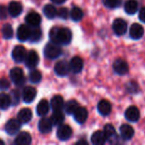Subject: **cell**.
<instances>
[{
	"label": "cell",
	"instance_id": "obj_14",
	"mask_svg": "<svg viewBox=\"0 0 145 145\" xmlns=\"http://www.w3.org/2000/svg\"><path fill=\"white\" fill-rule=\"evenodd\" d=\"M41 21H42V18L40 14L35 11H31L28 13L25 16V22L31 26H33V27L39 26Z\"/></svg>",
	"mask_w": 145,
	"mask_h": 145
},
{
	"label": "cell",
	"instance_id": "obj_4",
	"mask_svg": "<svg viewBox=\"0 0 145 145\" xmlns=\"http://www.w3.org/2000/svg\"><path fill=\"white\" fill-rule=\"evenodd\" d=\"M112 28H113V31H114L116 35L123 36L127 32V24L123 19L118 18V19H116L114 20L113 25H112Z\"/></svg>",
	"mask_w": 145,
	"mask_h": 145
},
{
	"label": "cell",
	"instance_id": "obj_26",
	"mask_svg": "<svg viewBox=\"0 0 145 145\" xmlns=\"http://www.w3.org/2000/svg\"><path fill=\"white\" fill-rule=\"evenodd\" d=\"M49 112V104L46 99H42L37 106V113L40 116H44Z\"/></svg>",
	"mask_w": 145,
	"mask_h": 145
},
{
	"label": "cell",
	"instance_id": "obj_28",
	"mask_svg": "<svg viewBox=\"0 0 145 145\" xmlns=\"http://www.w3.org/2000/svg\"><path fill=\"white\" fill-rule=\"evenodd\" d=\"M50 120L53 123V126H59L65 121V115L63 114V112L61 110L60 111H54L53 115L51 116Z\"/></svg>",
	"mask_w": 145,
	"mask_h": 145
},
{
	"label": "cell",
	"instance_id": "obj_42",
	"mask_svg": "<svg viewBox=\"0 0 145 145\" xmlns=\"http://www.w3.org/2000/svg\"><path fill=\"white\" fill-rule=\"evenodd\" d=\"M139 20L142 21V22H144L145 23V7L142 8L139 11V16H138Z\"/></svg>",
	"mask_w": 145,
	"mask_h": 145
},
{
	"label": "cell",
	"instance_id": "obj_39",
	"mask_svg": "<svg viewBox=\"0 0 145 145\" xmlns=\"http://www.w3.org/2000/svg\"><path fill=\"white\" fill-rule=\"evenodd\" d=\"M127 90H128L129 93H137V92H138V84H137L136 82H133L127 83Z\"/></svg>",
	"mask_w": 145,
	"mask_h": 145
},
{
	"label": "cell",
	"instance_id": "obj_13",
	"mask_svg": "<svg viewBox=\"0 0 145 145\" xmlns=\"http://www.w3.org/2000/svg\"><path fill=\"white\" fill-rule=\"evenodd\" d=\"M125 116L131 122H137L140 118L139 110L136 106H130L125 112Z\"/></svg>",
	"mask_w": 145,
	"mask_h": 145
},
{
	"label": "cell",
	"instance_id": "obj_43",
	"mask_svg": "<svg viewBox=\"0 0 145 145\" xmlns=\"http://www.w3.org/2000/svg\"><path fill=\"white\" fill-rule=\"evenodd\" d=\"M53 3H56V4H62V3H64L66 0H51Z\"/></svg>",
	"mask_w": 145,
	"mask_h": 145
},
{
	"label": "cell",
	"instance_id": "obj_34",
	"mask_svg": "<svg viewBox=\"0 0 145 145\" xmlns=\"http://www.w3.org/2000/svg\"><path fill=\"white\" fill-rule=\"evenodd\" d=\"M29 79H30L31 83H34V84L39 83L41 82V80H42V74L37 70H32L30 72Z\"/></svg>",
	"mask_w": 145,
	"mask_h": 145
},
{
	"label": "cell",
	"instance_id": "obj_21",
	"mask_svg": "<svg viewBox=\"0 0 145 145\" xmlns=\"http://www.w3.org/2000/svg\"><path fill=\"white\" fill-rule=\"evenodd\" d=\"M31 143V136L27 132H21L19 133L14 140L16 145H29Z\"/></svg>",
	"mask_w": 145,
	"mask_h": 145
},
{
	"label": "cell",
	"instance_id": "obj_1",
	"mask_svg": "<svg viewBox=\"0 0 145 145\" xmlns=\"http://www.w3.org/2000/svg\"><path fill=\"white\" fill-rule=\"evenodd\" d=\"M49 38L52 42L67 45L71 42L72 33L68 28H52L49 32Z\"/></svg>",
	"mask_w": 145,
	"mask_h": 145
},
{
	"label": "cell",
	"instance_id": "obj_41",
	"mask_svg": "<svg viewBox=\"0 0 145 145\" xmlns=\"http://www.w3.org/2000/svg\"><path fill=\"white\" fill-rule=\"evenodd\" d=\"M8 10L3 5H0V20H5L8 16Z\"/></svg>",
	"mask_w": 145,
	"mask_h": 145
},
{
	"label": "cell",
	"instance_id": "obj_37",
	"mask_svg": "<svg viewBox=\"0 0 145 145\" xmlns=\"http://www.w3.org/2000/svg\"><path fill=\"white\" fill-rule=\"evenodd\" d=\"M103 3L106 8L114 9L121 6L122 0H103Z\"/></svg>",
	"mask_w": 145,
	"mask_h": 145
},
{
	"label": "cell",
	"instance_id": "obj_24",
	"mask_svg": "<svg viewBox=\"0 0 145 145\" xmlns=\"http://www.w3.org/2000/svg\"><path fill=\"white\" fill-rule=\"evenodd\" d=\"M31 117H32L31 110L27 108L20 110L17 115V119L21 122V124L29 122L31 120Z\"/></svg>",
	"mask_w": 145,
	"mask_h": 145
},
{
	"label": "cell",
	"instance_id": "obj_15",
	"mask_svg": "<svg viewBox=\"0 0 145 145\" xmlns=\"http://www.w3.org/2000/svg\"><path fill=\"white\" fill-rule=\"evenodd\" d=\"M69 65H70V70L75 74L80 73L83 69V60L79 56H76L72 58Z\"/></svg>",
	"mask_w": 145,
	"mask_h": 145
},
{
	"label": "cell",
	"instance_id": "obj_19",
	"mask_svg": "<svg viewBox=\"0 0 145 145\" xmlns=\"http://www.w3.org/2000/svg\"><path fill=\"white\" fill-rule=\"evenodd\" d=\"M107 137L104 131H96L91 137V142L94 145H102L106 143Z\"/></svg>",
	"mask_w": 145,
	"mask_h": 145
},
{
	"label": "cell",
	"instance_id": "obj_32",
	"mask_svg": "<svg viewBox=\"0 0 145 145\" xmlns=\"http://www.w3.org/2000/svg\"><path fill=\"white\" fill-rule=\"evenodd\" d=\"M42 38V31L38 26H35L32 30H31V35H30V42H37Z\"/></svg>",
	"mask_w": 145,
	"mask_h": 145
},
{
	"label": "cell",
	"instance_id": "obj_30",
	"mask_svg": "<svg viewBox=\"0 0 145 145\" xmlns=\"http://www.w3.org/2000/svg\"><path fill=\"white\" fill-rule=\"evenodd\" d=\"M78 107H79V104L77 103V101H76L74 99L69 100L68 102H66L65 104V106H64L65 112L69 115H73Z\"/></svg>",
	"mask_w": 145,
	"mask_h": 145
},
{
	"label": "cell",
	"instance_id": "obj_16",
	"mask_svg": "<svg viewBox=\"0 0 145 145\" xmlns=\"http://www.w3.org/2000/svg\"><path fill=\"white\" fill-rule=\"evenodd\" d=\"M31 35V29L26 25H20L17 30V38L20 42H25L29 40Z\"/></svg>",
	"mask_w": 145,
	"mask_h": 145
},
{
	"label": "cell",
	"instance_id": "obj_7",
	"mask_svg": "<svg viewBox=\"0 0 145 145\" xmlns=\"http://www.w3.org/2000/svg\"><path fill=\"white\" fill-rule=\"evenodd\" d=\"M25 60V66L27 68L34 69L39 62V56L35 50H31L26 54Z\"/></svg>",
	"mask_w": 145,
	"mask_h": 145
},
{
	"label": "cell",
	"instance_id": "obj_12",
	"mask_svg": "<svg viewBox=\"0 0 145 145\" xmlns=\"http://www.w3.org/2000/svg\"><path fill=\"white\" fill-rule=\"evenodd\" d=\"M37 96V91L33 87H25L22 92L23 101L26 104L31 103Z\"/></svg>",
	"mask_w": 145,
	"mask_h": 145
},
{
	"label": "cell",
	"instance_id": "obj_9",
	"mask_svg": "<svg viewBox=\"0 0 145 145\" xmlns=\"http://www.w3.org/2000/svg\"><path fill=\"white\" fill-rule=\"evenodd\" d=\"M25 56H26V50L23 46L18 45L14 48L12 51V58L15 62L20 63L24 61L25 59Z\"/></svg>",
	"mask_w": 145,
	"mask_h": 145
},
{
	"label": "cell",
	"instance_id": "obj_44",
	"mask_svg": "<svg viewBox=\"0 0 145 145\" xmlns=\"http://www.w3.org/2000/svg\"><path fill=\"white\" fill-rule=\"evenodd\" d=\"M76 144H88V143H87L86 141H84V140L79 141V142H77Z\"/></svg>",
	"mask_w": 145,
	"mask_h": 145
},
{
	"label": "cell",
	"instance_id": "obj_10",
	"mask_svg": "<svg viewBox=\"0 0 145 145\" xmlns=\"http://www.w3.org/2000/svg\"><path fill=\"white\" fill-rule=\"evenodd\" d=\"M129 34L130 37L134 39V40H138L143 37L144 34V27L138 24V23H134L131 25L130 30H129Z\"/></svg>",
	"mask_w": 145,
	"mask_h": 145
},
{
	"label": "cell",
	"instance_id": "obj_17",
	"mask_svg": "<svg viewBox=\"0 0 145 145\" xmlns=\"http://www.w3.org/2000/svg\"><path fill=\"white\" fill-rule=\"evenodd\" d=\"M73 115H74V119L79 124H83L87 121L88 116V110L84 107H78Z\"/></svg>",
	"mask_w": 145,
	"mask_h": 145
},
{
	"label": "cell",
	"instance_id": "obj_35",
	"mask_svg": "<svg viewBox=\"0 0 145 145\" xmlns=\"http://www.w3.org/2000/svg\"><path fill=\"white\" fill-rule=\"evenodd\" d=\"M104 133H105L107 139L110 140L111 138H114L116 135V129L115 127L111 125V124H107L104 127Z\"/></svg>",
	"mask_w": 145,
	"mask_h": 145
},
{
	"label": "cell",
	"instance_id": "obj_40",
	"mask_svg": "<svg viewBox=\"0 0 145 145\" xmlns=\"http://www.w3.org/2000/svg\"><path fill=\"white\" fill-rule=\"evenodd\" d=\"M10 86L9 82L6 78H1L0 79V91L7 90Z\"/></svg>",
	"mask_w": 145,
	"mask_h": 145
},
{
	"label": "cell",
	"instance_id": "obj_23",
	"mask_svg": "<svg viewBox=\"0 0 145 145\" xmlns=\"http://www.w3.org/2000/svg\"><path fill=\"white\" fill-rule=\"evenodd\" d=\"M120 133L124 140H130L134 135V130L130 125L123 124L120 127Z\"/></svg>",
	"mask_w": 145,
	"mask_h": 145
},
{
	"label": "cell",
	"instance_id": "obj_29",
	"mask_svg": "<svg viewBox=\"0 0 145 145\" xmlns=\"http://www.w3.org/2000/svg\"><path fill=\"white\" fill-rule=\"evenodd\" d=\"M12 99L9 95L4 93H0V110H7L8 107L11 105Z\"/></svg>",
	"mask_w": 145,
	"mask_h": 145
},
{
	"label": "cell",
	"instance_id": "obj_22",
	"mask_svg": "<svg viewBox=\"0 0 145 145\" xmlns=\"http://www.w3.org/2000/svg\"><path fill=\"white\" fill-rule=\"evenodd\" d=\"M8 14L13 17H17L22 13V5L17 1H13L8 4Z\"/></svg>",
	"mask_w": 145,
	"mask_h": 145
},
{
	"label": "cell",
	"instance_id": "obj_8",
	"mask_svg": "<svg viewBox=\"0 0 145 145\" xmlns=\"http://www.w3.org/2000/svg\"><path fill=\"white\" fill-rule=\"evenodd\" d=\"M54 72L59 76H65L70 72V65L65 60H61L54 65Z\"/></svg>",
	"mask_w": 145,
	"mask_h": 145
},
{
	"label": "cell",
	"instance_id": "obj_45",
	"mask_svg": "<svg viewBox=\"0 0 145 145\" xmlns=\"http://www.w3.org/2000/svg\"><path fill=\"white\" fill-rule=\"evenodd\" d=\"M0 144H4V143H3V141H1V140H0Z\"/></svg>",
	"mask_w": 145,
	"mask_h": 145
},
{
	"label": "cell",
	"instance_id": "obj_18",
	"mask_svg": "<svg viewBox=\"0 0 145 145\" xmlns=\"http://www.w3.org/2000/svg\"><path fill=\"white\" fill-rule=\"evenodd\" d=\"M53 127V123L50 118H42L38 122V130L42 133H50Z\"/></svg>",
	"mask_w": 145,
	"mask_h": 145
},
{
	"label": "cell",
	"instance_id": "obj_5",
	"mask_svg": "<svg viewBox=\"0 0 145 145\" xmlns=\"http://www.w3.org/2000/svg\"><path fill=\"white\" fill-rule=\"evenodd\" d=\"M113 69L115 72L120 76H124L128 73V64L122 59H117L113 64Z\"/></svg>",
	"mask_w": 145,
	"mask_h": 145
},
{
	"label": "cell",
	"instance_id": "obj_25",
	"mask_svg": "<svg viewBox=\"0 0 145 145\" xmlns=\"http://www.w3.org/2000/svg\"><path fill=\"white\" fill-rule=\"evenodd\" d=\"M65 106V102L60 95H55L51 99V107L54 111H60Z\"/></svg>",
	"mask_w": 145,
	"mask_h": 145
},
{
	"label": "cell",
	"instance_id": "obj_38",
	"mask_svg": "<svg viewBox=\"0 0 145 145\" xmlns=\"http://www.w3.org/2000/svg\"><path fill=\"white\" fill-rule=\"evenodd\" d=\"M57 15L61 19H67L69 15V11L66 8H60L59 10H57Z\"/></svg>",
	"mask_w": 145,
	"mask_h": 145
},
{
	"label": "cell",
	"instance_id": "obj_6",
	"mask_svg": "<svg viewBox=\"0 0 145 145\" xmlns=\"http://www.w3.org/2000/svg\"><path fill=\"white\" fill-rule=\"evenodd\" d=\"M21 127V122L18 119H10L5 125V132L9 135L16 134Z\"/></svg>",
	"mask_w": 145,
	"mask_h": 145
},
{
	"label": "cell",
	"instance_id": "obj_3",
	"mask_svg": "<svg viewBox=\"0 0 145 145\" xmlns=\"http://www.w3.org/2000/svg\"><path fill=\"white\" fill-rule=\"evenodd\" d=\"M10 78L13 81V82L17 86H22L25 83V76L23 71L19 67H14L10 71L9 73Z\"/></svg>",
	"mask_w": 145,
	"mask_h": 145
},
{
	"label": "cell",
	"instance_id": "obj_20",
	"mask_svg": "<svg viewBox=\"0 0 145 145\" xmlns=\"http://www.w3.org/2000/svg\"><path fill=\"white\" fill-rule=\"evenodd\" d=\"M111 104L105 99L100 100L98 104V111L101 116H109L111 112Z\"/></svg>",
	"mask_w": 145,
	"mask_h": 145
},
{
	"label": "cell",
	"instance_id": "obj_27",
	"mask_svg": "<svg viewBox=\"0 0 145 145\" xmlns=\"http://www.w3.org/2000/svg\"><path fill=\"white\" fill-rule=\"evenodd\" d=\"M125 12L128 14H134L138 9V3L137 0H127L124 6Z\"/></svg>",
	"mask_w": 145,
	"mask_h": 145
},
{
	"label": "cell",
	"instance_id": "obj_36",
	"mask_svg": "<svg viewBox=\"0 0 145 145\" xmlns=\"http://www.w3.org/2000/svg\"><path fill=\"white\" fill-rule=\"evenodd\" d=\"M2 34L5 39H10L13 37V28L9 24H5L2 28Z\"/></svg>",
	"mask_w": 145,
	"mask_h": 145
},
{
	"label": "cell",
	"instance_id": "obj_33",
	"mask_svg": "<svg viewBox=\"0 0 145 145\" xmlns=\"http://www.w3.org/2000/svg\"><path fill=\"white\" fill-rule=\"evenodd\" d=\"M70 14H71V18L74 21H80L82 19V17H83V12L78 7L72 8V9L71 10Z\"/></svg>",
	"mask_w": 145,
	"mask_h": 145
},
{
	"label": "cell",
	"instance_id": "obj_2",
	"mask_svg": "<svg viewBox=\"0 0 145 145\" xmlns=\"http://www.w3.org/2000/svg\"><path fill=\"white\" fill-rule=\"evenodd\" d=\"M62 53V50L60 48V47L54 42H50L48 43L45 48H44V56L49 59H57Z\"/></svg>",
	"mask_w": 145,
	"mask_h": 145
},
{
	"label": "cell",
	"instance_id": "obj_11",
	"mask_svg": "<svg viewBox=\"0 0 145 145\" xmlns=\"http://www.w3.org/2000/svg\"><path fill=\"white\" fill-rule=\"evenodd\" d=\"M72 136V129L68 125H61L57 131V137L61 141H66Z\"/></svg>",
	"mask_w": 145,
	"mask_h": 145
},
{
	"label": "cell",
	"instance_id": "obj_31",
	"mask_svg": "<svg viewBox=\"0 0 145 145\" xmlns=\"http://www.w3.org/2000/svg\"><path fill=\"white\" fill-rule=\"evenodd\" d=\"M43 14L48 19H54L57 15V9L52 4H47L43 8Z\"/></svg>",
	"mask_w": 145,
	"mask_h": 145
}]
</instances>
